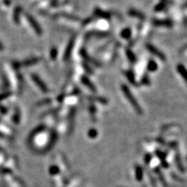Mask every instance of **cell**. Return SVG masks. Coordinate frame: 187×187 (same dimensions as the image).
<instances>
[{"mask_svg":"<svg viewBox=\"0 0 187 187\" xmlns=\"http://www.w3.org/2000/svg\"><path fill=\"white\" fill-rule=\"evenodd\" d=\"M126 53H127V58H128V59L132 62V63H134V62L137 61L136 56H135L134 53H133L130 49H127V51H126Z\"/></svg>","mask_w":187,"mask_h":187,"instance_id":"5bb4252c","label":"cell"},{"mask_svg":"<svg viewBox=\"0 0 187 187\" xmlns=\"http://www.w3.org/2000/svg\"><path fill=\"white\" fill-rule=\"evenodd\" d=\"M58 172H59V170H58V168L56 167V166H53V167L51 168L50 172L52 174H56V173H57Z\"/></svg>","mask_w":187,"mask_h":187,"instance_id":"7402d4cb","label":"cell"},{"mask_svg":"<svg viewBox=\"0 0 187 187\" xmlns=\"http://www.w3.org/2000/svg\"><path fill=\"white\" fill-rule=\"evenodd\" d=\"M177 71L182 77L185 80V83L187 84V69L182 64H179L177 66Z\"/></svg>","mask_w":187,"mask_h":187,"instance_id":"ba28073f","label":"cell"},{"mask_svg":"<svg viewBox=\"0 0 187 187\" xmlns=\"http://www.w3.org/2000/svg\"><path fill=\"white\" fill-rule=\"evenodd\" d=\"M91 37H105L108 35V33L105 32H91L88 34Z\"/></svg>","mask_w":187,"mask_h":187,"instance_id":"9a60e30c","label":"cell"},{"mask_svg":"<svg viewBox=\"0 0 187 187\" xmlns=\"http://www.w3.org/2000/svg\"><path fill=\"white\" fill-rule=\"evenodd\" d=\"M37 62H38V59H37V58H33V59H30L26 61V62H24V65H25V66H30V65L36 64Z\"/></svg>","mask_w":187,"mask_h":187,"instance_id":"ac0fdd59","label":"cell"},{"mask_svg":"<svg viewBox=\"0 0 187 187\" xmlns=\"http://www.w3.org/2000/svg\"><path fill=\"white\" fill-rule=\"evenodd\" d=\"M141 83L143 85H149L150 84V80L147 76H143L142 77Z\"/></svg>","mask_w":187,"mask_h":187,"instance_id":"d6986e66","label":"cell"},{"mask_svg":"<svg viewBox=\"0 0 187 187\" xmlns=\"http://www.w3.org/2000/svg\"><path fill=\"white\" fill-rule=\"evenodd\" d=\"M147 67L150 72H155V71H157L158 66L157 62H155L154 60L150 59V60H149L148 63H147Z\"/></svg>","mask_w":187,"mask_h":187,"instance_id":"30bf717a","label":"cell"},{"mask_svg":"<svg viewBox=\"0 0 187 187\" xmlns=\"http://www.w3.org/2000/svg\"><path fill=\"white\" fill-rule=\"evenodd\" d=\"M128 14L130 16H131V17H136V18H138L142 20H144L145 18H146V17H145V15L143 13H141L139 10H135V9H130L128 11Z\"/></svg>","mask_w":187,"mask_h":187,"instance_id":"8992f818","label":"cell"},{"mask_svg":"<svg viewBox=\"0 0 187 187\" xmlns=\"http://www.w3.org/2000/svg\"><path fill=\"white\" fill-rule=\"evenodd\" d=\"M27 20L29 21V23L30 24V25L32 26V27L34 28V30H35V32L37 34H42V30L41 28V27L39 26V24H37V22L34 19V17H32L30 15H27Z\"/></svg>","mask_w":187,"mask_h":187,"instance_id":"5b68a950","label":"cell"},{"mask_svg":"<svg viewBox=\"0 0 187 187\" xmlns=\"http://www.w3.org/2000/svg\"><path fill=\"white\" fill-rule=\"evenodd\" d=\"M153 24L157 27H172L173 26V23L172 20L164 19V20H154Z\"/></svg>","mask_w":187,"mask_h":187,"instance_id":"3957f363","label":"cell"},{"mask_svg":"<svg viewBox=\"0 0 187 187\" xmlns=\"http://www.w3.org/2000/svg\"><path fill=\"white\" fill-rule=\"evenodd\" d=\"M146 48H147V49L148 50V52H150L152 55H154V56L158 58L159 59H161V60L162 61L166 60V57H165V54H164L163 53H162L158 48L154 46L153 45L148 43V44L146 45Z\"/></svg>","mask_w":187,"mask_h":187,"instance_id":"7a4b0ae2","label":"cell"},{"mask_svg":"<svg viewBox=\"0 0 187 187\" xmlns=\"http://www.w3.org/2000/svg\"><path fill=\"white\" fill-rule=\"evenodd\" d=\"M165 8H166V4L164 2H160L154 7V10L156 12H162L163 10H165Z\"/></svg>","mask_w":187,"mask_h":187,"instance_id":"2e32d148","label":"cell"},{"mask_svg":"<svg viewBox=\"0 0 187 187\" xmlns=\"http://www.w3.org/2000/svg\"><path fill=\"white\" fill-rule=\"evenodd\" d=\"M88 135H89V137L91 138H95L97 137V135H98V132L95 129H91V130H90Z\"/></svg>","mask_w":187,"mask_h":187,"instance_id":"ffe728a7","label":"cell"},{"mask_svg":"<svg viewBox=\"0 0 187 187\" xmlns=\"http://www.w3.org/2000/svg\"><path fill=\"white\" fill-rule=\"evenodd\" d=\"M56 56H57V49H53L52 51H51V56H52V59H55L56 58Z\"/></svg>","mask_w":187,"mask_h":187,"instance_id":"44dd1931","label":"cell"},{"mask_svg":"<svg viewBox=\"0 0 187 187\" xmlns=\"http://www.w3.org/2000/svg\"><path fill=\"white\" fill-rule=\"evenodd\" d=\"M3 49H4L3 45H2V43L0 42V51H3Z\"/></svg>","mask_w":187,"mask_h":187,"instance_id":"cb8c5ba5","label":"cell"},{"mask_svg":"<svg viewBox=\"0 0 187 187\" xmlns=\"http://www.w3.org/2000/svg\"><path fill=\"white\" fill-rule=\"evenodd\" d=\"M126 76H127V79H128V80L130 81L131 84L137 85V82L136 81V79H135L134 74L133 73V72H131V71H127V72H126Z\"/></svg>","mask_w":187,"mask_h":187,"instance_id":"4fadbf2b","label":"cell"},{"mask_svg":"<svg viewBox=\"0 0 187 187\" xmlns=\"http://www.w3.org/2000/svg\"><path fill=\"white\" fill-rule=\"evenodd\" d=\"M81 80H82L83 84H84L86 87H88V88H89L91 91H95V92L96 91V88H95V84H93L91 80H90L89 78L84 76H82V78H81Z\"/></svg>","mask_w":187,"mask_h":187,"instance_id":"52a82bcc","label":"cell"},{"mask_svg":"<svg viewBox=\"0 0 187 187\" xmlns=\"http://www.w3.org/2000/svg\"><path fill=\"white\" fill-rule=\"evenodd\" d=\"M95 14L98 17H101V18L104 19H109L110 18V14L108 12H105V11H103L101 9L96 8L95 10Z\"/></svg>","mask_w":187,"mask_h":187,"instance_id":"9c48e42d","label":"cell"},{"mask_svg":"<svg viewBox=\"0 0 187 187\" xmlns=\"http://www.w3.org/2000/svg\"><path fill=\"white\" fill-rule=\"evenodd\" d=\"M162 2H164L165 4H171L172 3V1H171V0H162Z\"/></svg>","mask_w":187,"mask_h":187,"instance_id":"603a6c76","label":"cell"},{"mask_svg":"<svg viewBox=\"0 0 187 187\" xmlns=\"http://www.w3.org/2000/svg\"><path fill=\"white\" fill-rule=\"evenodd\" d=\"M73 42H74V41H73V39H72V40L70 41V42L69 43V45H68V47L66 48V53H65V55H64L65 60H66L68 58H69V56H70V54H71V52H72V47H73Z\"/></svg>","mask_w":187,"mask_h":187,"instance_id":"7c38bea8","label":"cell"},{"mask_svg":"<svg viewBox=\"0 0 187 187\" xmlns=\"http://www.w3.org/2000/svg\"><path fill=\"white\" fill-rule=\"evenodd\" d=\"M121 37L124 39H130L132 36V30L130 28L127 27L124 28L121 31Z\"/></svg>","mask_w":187,"mask_h":187,"instance_id":"8fae6325","label":"cell"},{"mask_svg":"<svg viewBox=\"0 0 187 187\" xmlns=\"http://www.w3.org/2000/svg\"><path fill=\"white\" fill-rule=\"evenodd\" d=\"M121 89L122 91H123V94H124L125 97L127 98V100H128L129 102L130 103V105H132L133 109L137 111V113L140 114V115L143 114V110H142L140 104H139L138 101H137V99L135 98V97L133 96V95L132 94L131 91H130V88H128V86L126 84H122Z\"/></svg>","mask_w":187,"mask_h":187,"instance_id":"6da1fadb","label":"cell"},{"mask_svg":"<svg viewBox=\"0 0 187 187\" xmlns=\"http://www.w3.org/2000/svg\"><path fill=\"white\" fill-rule=\"evenodd\" d=\"M31 77H32L34 82L38 86V88H40L41 91H42L43 92H48L47 86H46L45 84V83L43 82L41 80V78L39 77L38 76H37V75H35V74H32Z\"/></svg>","mask_w":187,"mask_h":187,"instance_id":"277c9868","label":"cell"},{"mask_svg":"<svg viewBox=\"0 0 187 187\" xmlns=\"http://www.w3.org/2000/svg\"><path fill=\"white\" fill-rule=\"evenodd\" d=\"M185 5H186V6H187V2H186V4H185Z\"/></svg>","mask_w":187,"mask_h":187,"instance_id":"d4e9b609","label":"cell"},{"mask_svg":"<svg viewBox=\"0 0 187 187\" xmlns=\"http://www.w3.org/2000/svg\"><path fill=\"white\" fill-rule=\"evenodd\" d=\"M20 13H21V8H17L15 10V13H14V20H15V22L17 23L19 21V18H20Z\"/></svg>","mask_w":187,"mask_h":187,"instance_id":"e0dca14e","label":"cell"}]
</instances>
